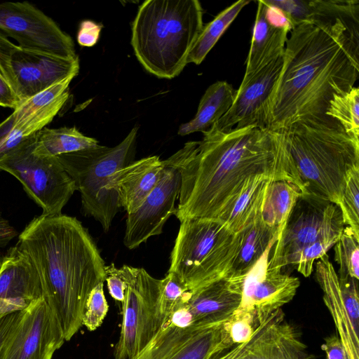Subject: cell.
I'll list each match as a JSON object with an SVG mask.
<instances>
[{
  "label": "cell",
  "mask_w": 359,
  "mask_h": 359,
  "mask_svg": "<svg viewBox=\"0 0 359 359\" xmlns=\"http://www.w3.org/2000/svg\"><path fill=\"white\" fill-rule=\"evenodd\" d=\"M191 141L181 169L175 216L218 219L252 177L287 180L304 194L282 131L256 126L221 132L211 127Z\"/></svg>",
  "instance_id": "1"
},
{
  "label": "cell",
  "mask_w": 359,
  "mask_h": 359,
  "mask_svg": "<svg viewBox=\"0 0 359 359\" xmlns=\"http://www.w3.org/2000/svg\"><path fill=\"white\" fill-rule=\"evenodd\" d=\"M283 59L266 108L265 128L273 131L325 115L334 94L354 87L359 76V32L332 22L302 23L290 32Z\"/></svg>",
  "instance_id": "2"
},
{
  "label": "cell",
  "mask_w": 359,
  "mask_h": 359,
  "mask_svg": "<svg viewBox=\"0 0 359 359\" xmlns=\"http://www.w3.org/2000/svg\"><path fill=\"white\" fill-rule=\"evenodd\" d=\"M39 276L42 297L69 341L82 326L91 290L105 281L106 265L88 230L66 215L34 217L15 245Z\"/></svg>",
  "instance_id": "3"
},
{
  "label": "cell",
  "mask_w": 359,
  "mask_h": 359,
  "mask_svg": "<svg viewBox=\"0 0 359 359\" xmlns=\"http://www.w3.org/2000/svg\"><path fill=\"white\" fill-rule=\"evenodd\" d=\"M282 132L304 194L339 206L347 175L359 167V141L326 114L298 120Z\"/></svg>",
  "instance_id": "4"
},
{
  "label": "cell",
  "mask_w": 359,
  "mask_h": 359,
  "mask_svg": "<svg viewBox=\"0 0 359 359\" xmlns=\"http://www.w3.org/2000/svg\"><path fill=\"white\" fill-rule=\"evenodd\" d=\"M197 0H147L132 24L131 45L138 61L153 75L171 79L187 64L203 27Z\"/></svg>",
  "instance_id": "5"
},
{
  "label": "cell",
  "mask_w": 359,
  "mask_h": 359,
  "mask_svg": "<svg viewBox=\"0 0 359 359\" xmlns=\"http://www.w3.org/2000/svg\"><path fill=\"white\" fill-rule=\"evenodd\" d=\"M241 233L217 219L180 221L168 271L193 290L227 276L236 255Z\"/></svg>",
  "instance_id": "6"
},
{
  "label": "cell",
  "mask_w": 359,
  "mask_h": 359,
  "mask_svg": "<svg viewBox=\"0 0 359 359\" xmlns=\"http://www.w3.org/2000/svg\"><path fill=\"white\" fill-rule=\"evenodd\" d=\"M138 127H134L116 146L96 145L57 156L81 195L82 212L93 217L107 232L121 208L110 188L112 175L133 162Z\"/></svg>",
  "instance_id": "7"
},
{
  "label": "cell",
  "mask_w": 359,
  "mask_h": 359,
  "mask_svg": "<svg viewBox=\"0 0 359 359\" xmlns=\"http://www.w3.org/2000/svg\"><path fill=\"white\" fill-rule=\"evenodd\" d=\"M36 133L0 159V170L22 184L43 215H59L74 191V181L57 156L34 153Z\"/></svg>",
  "instance_id": "8"
},
{
  "label": "cell",
  "mask_w": 359,
  "mask_h": 359,
  "mask_svg": "<svg viewBox=\"0 0 359 359\" xmlns=\"http://www.w3.org/2000/svg\"><path fill=\"white\" fill-rule=\"evenodd\" d=\"M121 274L126 283L122 304L123 320L114 359H134L160 330L161 280L144 269L123 265Z\"/></svg>",
  "instance_id": "9"
},
{
  "label": "cell",
  "mask_w": 359,
  "mask_h": 359,
  "mask_svg": "<svg viewBox=\"0 0 359 359\" xmlns=\"http://www.w3.org/2000/svg\"><path fill=\"white\" fill-rule=\"evenodd\" d=\"M344 227L339 205L316 196L302 194L273 245L269 267L281 270L292 254L318 241L341 235Z\"/></svg>",
  "instance_id": "10"
},
{
  "label": "cell",
  "mask_w": 359,
  "mask_h": 359,
  "mask_svg": "<svg viewBox=\"0 0 359 359\" xmlns=\"http://www.w3.org/2000/svg\"><path fill=\"white\" fill-rule=\"evenodd\" d=\"M189 148L188 142L163 160L164 168L156 185L135 211L126 214L123 243L128 249L133 250L161 234L167 220L175 215L181 188V169Z\"/></svg>",
  "instance_id": "11"
},
{
  "label": "cell",
  "mask_w": 359,
  "mask_h": 359,
  "mask_svg": "<svg viewBox=\"0 0 359 359\" xmlns=\"http://www.w3.org/2000/svg\"><path fill=\"white\" fill-rule=\"evenodd\" d=\"M0 35L23 49L75 59L72 37L43 11L27 1L0 3Z\"/></svg>",
  "instance_id": "12"
},
{
  "label": "cell",
  "mask_w": 359,
  "mask_h": 359,
  "mask_svg": "<svg viewBox=\"0 0 359 359\" xmlns=\"http://www.w3.org/2000/svg\"><path fill=\"white\" fill-rule=\"evenodd\" d=\"M65 341L43 297L20 311L0 349V359H51Z\"/></svg>",
  "instance_id": "13"
},
{
  "label": "cell",
  "mask_w": 359,
  "mask_h": 359,
  "mask_svg": "<svg viewBox=\"0 0 359 359\" xmlns=\"http://www.w3.org/2000/svg\"><path fill=\"white\" fill-rule=\"evenodd\" d=\"M274 245L266 249L243 277L241 304L233 313L253 315L257 327L290 302L300 285L298 278L269 267V259Z\"/></svg>",
  "instance_id": "14"
},
{
  "label": "cell",
  "mask_w": 359,
  "mask_h": 359,
  "mask_svg": "<svg viewBox=\"0 0 359 359\" xmlns=\"http://www.w3.org/2000/svg\"><path fill=\"white\" fill-rule=\"evenodd\" d=\"M283 55L248 75L228 111L212 127L229 132L248 126L265 128L266 108L283 66Z\"/></svg>",
  "instance_id": "15"
},
{
  "label": "cell",
  "mask_w": 359,
  "mask_h": 359,
  "mask_svg": "<svg viewBox=\"0 0 359 359\" xmlns=\"http://www.w3.org/2000/svg\"><path fill=\"white\" fill-rule=\"evenodd\" d=\"M12 88L20 102L79 71V57L67 59L18 46L10 59Z\"/></svg>",
  "instance_id": "16"
},
{
  "label": "cell",
  "mask_w": 359,
  "mask_h": 359,
  "mask_svg": "<svg viewBox=\"0 0 359 359\" xmlns=\"http://www.w3.org/2000/svg\"><path fill=\"white\" fill-rule=\"evenodd\" d=\"M236 359H315L280 309L255 330Z\"/></svg>",
  "instance_id": "17"
},
{
  "label": "cell",
  "mask_w": 359,
  "mask_h": 359,
  "mask_svg": "<svg viewBox=\"0 0 359 359\" xmlns=\"http://www.w3.org/2000/svg\"><path fill=\"white\" fill-rule=\"evenodd\" d=\"M42 297L39 276L29 258L15 245L2 259L0 318L28 307Z\"/></svg>",
  "instance_id": "18"
},
{
  "label": "cell",
  "mask_w": 359,
  "mask_h": 359,
  "mask_svg": "<svg viewBox=\"0 0 359 359\" xmlns=\"http://www.w3.org/2000/svg\"><path fill=\"white\" fill-rule=\"evenodd\" d=\"M243 278L226 276L193 290L182 297V304L191 318L192 326L228 320L241 301Z\"/></svg>",
  "instance_id": "19"
},
{
  "label": "cell",
  "mask_w": 359,
  "mask_h": 359,
  "mask_svg": "<svg viewBox=\"0 0 359 359\" xmlns=\"http://www.w3.org/2000/svg\"><path fill=\"white\" fill-rule=\"evenodd\" d=\"M164 162L158 156L133 161L116 171L110 188L118 197L126 214L135 211L158 182Z\"/></svg>",
  "instance_id": "20"
},
{
  "label": "cell",
  "mask_w": 359,
  "mask_h": 359,
  "mask_svg": "<svg viewBox=\"0 0 359 359\" xmlns=\"http://www.w3.org/2000/svg\"><path fill=\"white\" fill-rule=\"evenodd\" d=\"M315 278L323 292V299L335 323L348 359H358V330L353 327L342 299L338 275L326 255L316 264Z\"/></svg>",
  "instance_id": "21"
},
{
  "label": "cell",
  "mask_w": 359,
  "mask_h": 359,
  "mask_svg": "<svg viewBox=\"0 0 359 359\" xmlns=\"http://www.w3.org/2000/svg\"><path fill=\"white\" fill-rule=\"evenodd\" d=\"M257 11L245 75L250 74L284 54L288 27L275 24L269 18L266 5L257 1Z\"/></svg>",
  "instance_id": "22"
},
{
  "label": "cell",
  "mask_w": 359,
  "mask_h": 359,
  "mask_svg": "<svg viewBox=\"0 0 359 359\" xmlns=\"http://www.w3.org/2000/svg\"><path fill=\"white\" fill-rule=\"evenodd\" d=\"M240 233L239 246L226 276L243 278L263 256L266 249L276 243L278 233L276 229L264 222L261 215Z\"/></svg>",
  "instance_id": "23"
},
{
  "label": "cell",
  "mask_w": 359,
  "mask_h": 359,
  "mask_svg": "<svg viewBox=\"0 0 359 359\" xmlns=\"http://www.w3.org/2000/svg\"><path fill=\"white\" fill-rule=\"evenodd\" d=\"M271 180H273L265 175L250 178L217 219L233 232H241L261 215L266 187Z\"/></svg>",
  "instance_id": "24"
},
{
  "label": "cell",
  "mask_w": 359,
  "mask_h": 359,
  "mask_svg": "<svg viewBox=\"0 0 359 359\" xmlns=\"http://www.w3.org/2000/svg\"><path fill=\"white\" fill-rule=\"evenodd\" d=\"M236 93V90L225 81L210 85L200 100L195 116L180 126L178 135L184 136L209 130L230 109Z\"/></svg>",
  "instance_id": "25"
},
{
  "label": "cell",
  "mask_w": 359,
  "mask_h": 359,
  "mask_svg": "<svg viewBox=\"0 0 359 359\" xmlns=\"http://www.w3.org/2000/svg\"><path fill=\"white\" fill-rule=\"evenodd\" d=\"M226 320L202 326L166 359H212L230 348L234 345L226 326Z\"/></svg>",
  "instance_id": "26"
},
{
  "label": "cell",
  "mask_w": 359,
  "mask_h": 359,
  "mask_svg": "<svg viewBox=\"0 0 359 359\" xmlns=\"http://www.w3.org/2000/svg\"><path fill=\"white\" fill-rule=\"evenodd\" d=\"M302 194L303 191L298 185L287 180H271L268 183L261 217L266 224L277 230L278 236Z\"/></svg>",
  "instance_id": "27"
},
{
  "label": "cell",
  "mask_w": 359,
  "mask_h": 359,
  "mask_svg": "<svg viewBox=\"0 0 359 359\" xmlns=\"http://www.w3.org/2000/svg\"><path fill=\"white\" fill-rule=\"evenodd\" d=\"M98 141L84 135L75 127L43 128L36 133L34 151L44 156H57L95 147Z\"/></svg>",
  "instance_id": "28"
},
{
  "label": "cell",
  "mask_w": 359,
  "mask_h": 359,
  "mask_svg": "<svg viewBox=\"0 0 359 359\" xmlns=\"http://www.w3.org/2000/svg\"><path fill=\"white\" fill-rule=\"evenodd\" d=\"M250 1L240 0L221 11L211 22L203 26L187 57V64L200 65L222 34Z\"/></svg>",
  "instance_id": "29"
},
{
  "label": "cell",
  "mask_w": 359,
  "mask_h": 359,
  "mask_svg": "<svg viewBox=\"0 0 359 359\" xmlns=\"http://www.w3.org/2000/svg\"><path fill=\"white\" fill-rule=\"evenodd\" d=\"M325 114L335 118L344 131L359 141V89L353 87L341 95L334 94Z\"/></svg>",
  "instance_id": "30"
},
{
  "label": "cell",
  "mask_w": 359,
  "mask_h": 359,
  "mask_svg": "<svg viewBox=\"0 0 359 359\" xmlns=\"http://www.w3.org/2000/svg\"><path fill=\"white\" fill-rule=\"evenodd\" d=\"M334 259L339 265L338 276H349L359 279V238L345 226L334 244Z\"/></svg>",
  "instance_id": "31"
},
{
  "label": "cell",
  "mask_w": 359,
  "mask_h": 359,
  "mask_svg": "<svg viewBox=\"0 0 359 359\" xmlns=\"http://www.w3.org/2000/svg\"><path fill=\"white\" fill-rule=\"evenodd\" d=\"M74 77L75 76H70L20 102L11 114L15 123H20L32 114L55 102L69 90V86Z\"/></svg>",
  "instance_id": "32"
},
{
  "label": "cell",
  "mask_w": 359,
  "mask_h": 359,
  "mask_svg": "<svg viewBox=\"0 0 359 359\" xmlns=\"http://www.w3.org/2000/svg\"><path fill=\"white\" fill-rule=\"evenodd\" d=\"M41 129L31 118L15 123L8 116L0 123V159Z\"/></svg>",
  "instance_id": "33"
},
{
  "label": "cell",
  "mask_w": 359,
  "mask_h": 359,
  "mask_svg": "<svg viewBox=\"0 0 359 359\" xmlns=\"http://www.w3.org/2000/svg\"><path fill=\"white\" fill-rule=\"evenodd\" d=\"M339 236L324 238L303 247L285 260L281 271L287 266H292L304 277L310 276L313 270L314 261L326 255Z\"/></svg>",
  "instance_id": "34"
},
{
  "label": "cell",
  "mask_w": 359,
  "mask_h": 359,
  "mask_svg": "<svg viewBox=\"0 0 359 359\" xmlns=\"http://www.w3.org/2000/svg\"><path fill=\"white\" fill-rule=\"evenodd\" d=\"M339 208L345 226L359 238V167L347 175Z\"/></svg>",
  "instance_id": "35"
},
{
  "label": "cell",
  "mask_w": 359,
  "mask_h": 359,
  "mask_svg": "<svg viewBox=\"0 0 359 359\" xmlns=\"http://www.w3.org/2000/svg\"><path fill=\"white\" fill-rule=\"evenodd\" d=\"M103 283H99L91 290L85 304L82 325L89 331H94L102 325L109 310Z\"/></svg>",
  "instance_id": "36"
},
{
  "label": "cell",
  "mask_w": 359,
  "mask_h": 359,
  "mask_svg": "<svg viewBox=\"0 0 359 359\" xmlns=\"http://www.w3.org/2000/svg\"><path fill=\"white\" fill-rule=\"evenodd\" d=\"M187 291V287L172 272L168 271L165 277L161 280L159 310L163 323Z\"/></svg>",
  "instance_id": "37"
},
{
  "label": "cell",
  "mask_w": 359,
  "mask_h": 359,
  "mask_svg": "<svg viewBox=\"0 0 359 359\" xmlns=\"http://www.w3.org/2000/svg\"><path fill=\"white\" fill-rule=\"evenodd\" d=\"M226 326L233 345L248 343L257 327L255 316L250 313H233Z\"/></svg>",
  "instance_id": "38"
},
{
  "label": "cell",
  "mask_w": 359,
  "mask_h": 359,
  "mask_svg": "<svg viewBox=\"0 0 359 359\" xmlns=\"http://www.w3.org/2000/svg\"><path fill=\"white\" fill-rule=\"evenodd\" d=\"M266 4L283 11L292 29L299 25L309 22L311 13V1L308 0H264Z\"/></svg>",
  "instance_id": "39"
},
{
  "label": "cell",
  "mask_w": 359,
  "mask_h": 359,
  "mask_svg": "<svg viewBox=\"0 0 359 359\" xmlns=\"http://www.w3.org/2000/svg\"><path fill=\"white\" fill-rule=\"evenodd\" d=\"M340 291L347 314L355 329L359 325L358 280L349 276H338Z\"/></svg>",
  "instance_id": "40"
},
{
  "label": "cell",
  "mask_w": 359,
  "mask_h": 359,
  "mask_svg": "<svg viewBox=\"0 0 359 359\" xmlns=\"http://www.w3.org/2000/svg\"><path fill=\"white\" fill-rule=\"evenodd\" d=\"M105 271V281L110 295L114 299L121 303L124 299L126 283L121 274L120 269L111 264L106 266Z\"/></svg>",
  "instance_id": "41"
},
{
  "label": "cell",
  "mask_w": 359,
  "mask_h": 359,
  "mask_svg": "<svg viewBox=\"0 0 359 359\" xmlns=\"http://www.w3.org/2000/svg\"><path fill=\"white\" fill-rule=\"evenodd\" d=\"M102 25L86 20L81 22L77 33V42L80 46L90 47L97 42Z\"/></svg>",
  "instance_id": "42"
},
{
  "label": "cell",
  "mask_w": 359,
  "mask_h": 359,
  "mask_svg": "<svg viewBox=\"0 0 359 359\" xmlns=\"http://www.w3.org/2000/svg\"><path fill=\"white\" fill-rule=\"evenodd\" d=\"M17 46L18 45L13 43L8 38L0 35V74L6 80L11 87L12 74L10 59L12 52Z\"/></svg>",
  "instance_id": "43"
},
{
  "label": "cell",
  "mask_w": 359,
  "mask_h": 359,
  "mask_svg": "<svg viewBox=\"0 0 359 359\" xmlns=\"http://www.w3.org/2000/svg\"><path fill=\"white\" fill-rule=\"evenodd\" d=\"M321 348L325 353L327 359H348L338 335L332 334L325 338Z\"/></svg>",
  "instance_id": "44"
},
{
  "label": "cell",
  "mask_w": 359,
  "mask_h": 359,
  "mask_svg": "<svg viewBox=\"0 0 359 359\" xmlns=\"http://www.w3.org/2000/svg\"><path fill=\"white\" fill-rule=\"evenodd\" d=\"M19 103L20 100L12 87L0 74V107L14 110Z\"/></svg>",
  "instance_id": "45"
},
{
  "label": "cell",
  "mask_w": 359,
  "mask_h": 359,
  "mask_svg": "<svg viewBox=\"0 0 359 359\" xmlns=\"http://www.w3.org/2000/svg\"><path fill=\"white\" fill-rule=\"evenodd\" d=\"M20 311L9 313L0 318V349L7 335L16 322Z\"/></svg>",
  "instance_id": "46"
},
{
  "label": "cell",
  "mask_w": 359,
  "mask_h": 359,
  "mask_svg": "<svg viewBox=\"0 0 359 359\" xmlns=\"http://www.w3.org/2000/svg\"><path fill=\"white\" fill-rule=\"evenodd\" d=\"M245 344L236 345V346L231 349L230 351L218 358L217 359H236L240 354Z\"/></svg>",
  "instance_id": "47"
},
{
  "label": "cell",
  "mask_w": 359,
  "mask_h": 359,
  "mask_svg": "<svg viewBox=\"0 0 359 359\" xmlns=\"http://www.w3.org/2000/svg\"><path fill=\"white\" fill-rule=\"evenodd\" d=\"M1 264H2V259H1V257H0V269H1Z\"/></svg>",
  "instance_id": "48"
}]
</instances>
